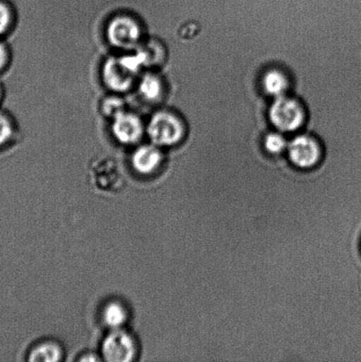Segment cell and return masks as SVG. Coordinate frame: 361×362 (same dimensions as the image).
<instances>
[{
    "label": "cell",
    "instance_id": "6da1fadb",
    "mask_svg": "<svg viewBox=\"0 0 361 362\" xmlns=\"http://www.w3.org/2000/svg\"><path fill=\"white\" fill-rule=\"evenodd\" d=\"M145 60H146V54L143 52L122 57L119 59H108L102 72L105 83L112 90L117 91L129 90L131 84L133 83L134 76Z\"/></svg>",
    "mask_w": 361,
    "mask_h": 362
},
{
    "label": "cell",
    "instance_id": "7a4b0ae2",
    "mask_svg": "<svg viewBox=\"0 0 361 362\" xmlns=\"http://www.w3.org/2000/svg\"><path fill=\"white\" fill-rule=\"evenodd\" d=\"M268 116L276 129L282 132H295L305 123L306 111L299 100L284 95L276 98Z\"/></svg>",
    "mask_w": 361,
    "mask_h": 362
},
{
    "label": "cell",
    "instance_id": "3957f363",
    "mask_svg": "<svg viewBox=\"0 0 361 362\" xmlns=\"http://www.w3.org/2000/svg\"><path fill=\"white\" fill-rule=\"evenodd\" d=\"M148 134L153 144L169 146L182 140L184 127L174 115L167 112H159L148 124Z\"/></svg>",
    "mask_w": 361,
    "mask_h": 362
},
{
    "label": "cell",
    "instance_id": "277c9868",
    "mask_svg": "<svg viewBox=\"0 0 361 362\" xmlns=\"http://www.w3.org/2000/svg\"><path fill=\"white\" fill-rule=\"evenodd\" d=\"M290 161L300 169L309 170L319 164L323 150L314 137L300 134L288 145Z\"/></svg>",
    "mask_w": 361,
    "mask_h": 362
},
{
    "label": "cell",
    "instance_id": "5b68a950",
    "mask_svg": "<svg viewBox=\"0 0 361 362\" xmlns=\"http://www.w3.org/2000/svg\"><path fill=\"white\" fill-rule=\"evenodd\" d=\"M102 354L105 360L110 362H129L134 360L136 346L129 333L117 329L106 337Z\"/></svg>",
    "mask_w": 361,
    "mask_h": 362
},
{
    "label": "cell",
    "instance_id": "8992f818",
    "mask_svg": "<svg viewBox=\"0 0 361 362\" xmlns=\"http://www.w3.org/2000/svg\"><path fill=\"white\" fill-rule=\"evenodd\" d=\"M107 35L112 45L117 47L131 48L139 40L140 30L129 18L119 17L109 24Z\"/></svg>",
    "mask_w": 361,
    "mask_h": 362
},
{
    "label": "cell",
    "instance_id": "52a82bcc",
    "mask_svg": "<svg viewBox=\"0 0 361 362\" xmlns=\"http://www.w3.org/2000/svg\"><path fill=\"white\" fill-rule=\"evenodd\" d=\"M141 124L139 119L129 113L122 112L114 118L112 132L120 143H136L141 136Z\"/></svg>",
    "mask_w": 361,
    "mask_h": 362
},
{
    "label": "cell",
    "instance_id": "ba28073f",
    "mask_svg": "<svg viewBox=\"0 0 361 362\" xmlns=\"http://www.w3.org/2000/svg\"><path fill=\"white\" fill-rule=\"evenodd\" d=\"M161 154L153 146H143L137 148L132 158L134 168L141 175H150L158 168L161 162Z\"/></svg>",
    "mask_w": 361,
    "mask_h": 362
},
{
    "label": "cell",
    "instance_id": "9c48e42d",
    "mask_svg": "<svg viewBox=\"0 0 361 362\" xmlns=\"http://www.w3.org/2000/svg\"><path fill=\"white\" fill-rule=\"evenodd\" d=\"M261 84L264 91L276 98L284 95L290 87L288 76L278 69H271L265 73Z\"/></svg>",
    "mask_w": 361,
    "mask_h": 362
},
{
    "label": "cell",
    "instance_id": "30bf717a",
    "mask_svg": "<svg viewBox=\"0 0 361 362\" xmlns=\"http://www.w3.org/2000/svg\"><path fill=\"white\" fill-rule=\"evenodd\" d=\"M127 318L125 308L117 303H112L105 308L102 312V319L105 325L117 329L125 324Z\"/></svg>",
    "mask_w": 361,
    "mask_h": 362
},
{
    "label": "cell",
    "instance_id": "8fae6325",
    "mask_svg": "<svg viewBox=\"0 0 361 362\" xmlns=\"http://www.w3.org/2000/svg\"><path fill=\"white\" fill-rule=\"evenodd\" d=\"M62 359V352L55 344L46 343L32 351L30 361L55 362Z\"/></svg>",
    "mask_w": 361,
    "mask_h": 362
},
{
    "label": "cell",
    "instance_id": "7c38bea8",
    "mask_svg": "<svg viewBox=\"0 0 361 362\" xmlns=\"http://www.w3.org/2000/svg\"><path fill=\"white\" fill-rule=\"evenodd\" d=\"M141 95L148 100H154L158 98L161 91V85L159 81L153 76H145L140 83Z\"/></svg>",
    "mask_w": 361,
    "mask_h": 362
},
{
    "label": "cell",
    "instance_id": "4fadbf2b",
    "mask_svg": "<svg viewBox=\"0 0 361 362\" xmlns=\"http://www.w3.org/2000/svg\"><path fill=\"white\" fill-rule=\"evenodd\" d=\"M264 147L268 153L272 155H278L288 148V144L284 136L280 134H268L264 140Z\"/></svg>",
    "mask_w": 361,
    "mask_h": 362
},
{
    "label": "cell",
    "instance_id": "5bb4252c",
    "mask_svg": "<svg viewBox=\"0 0 361 362\" xmlns=\"http://www.w3.org/2000/svg\"><path fill=\"white\" fill-rule=\"evenodd\" d=\"M13 127L6 115L0 112V146L5 144L12 136Z\"/></svg>",
    "mask_w": 361,
    "mask_h": 362
},
{
    "label": "cell",
    "instance_id": "9a60e30c",
    "mask_svg": "<svg viewBox=\"0 0 361 362\" xmlns=\"http://www.w3.org/2000/svg\"><path fill=\"white\" fill-rule=\"evenodd\" d=\"M11 19V11L5 3L0 1V35L5 33L8 28Z\"/></svg>",
    "mask_w": 361,
    "mask_h": 362
},
{
    "label": "cell",
    "instance_id": "2e32d148",
    "mask_svg": "<svg viewBox=\"0 0 361 362\" xmlns=\"http://www.w3.org/2000/svg\"><path fill=\"white\" fill-rule=\"evenodd\" d=\"M105 112L108 115H113L114 118L117 115L124 112L122 110V102L119 99H109L105 105Z\"/></svg>",
    "mask_w": 361,
    "mask_h": 362
},
{
    "label": "cell",
    "instance_id": "e0dca14e",
    "mask_svg": "<svg viewBox=\"0 0 361 362\" xmlns=\"http://www.w3.org/2000/svg\"><path fill=\"white\" fill-rule=\"evenodd\" d=\"M7 60V52L5 45L0 42V71L6 66Z\"/></svg>",
    "mask_w": 361,
    "mask_h": 362
},
{
    "label": "cell",
    "instance_id": "ac0fdd59",
    "mask_svg": "<svg viewBox=\"0 0 361 362\" xmlns=\"http://www.w3.org/2000/svg\"><path fill=\"white\" fill-rule=\"evenodd\" d=\"M2 91H1V87H0V98H1Z\"/></svg>",
    "mask_w": 361,
    "mask_h": 362
}]
</instances>
